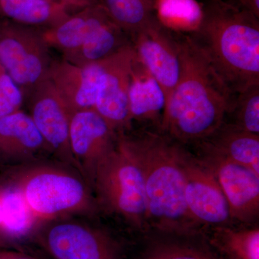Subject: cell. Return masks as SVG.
I'll return each mask as SVG.
<instances>
[{
  "instance_id": "obj_1",
  "label": "cell",
  "mask_w": 259,
  "mask_h": 259,
  "mask_svg": "<svg viewBox=\"0 0 259 259\" xmlns=\"http://www.w3.org/2000/svg\"><path fill=\"white\" fill-rule=\"evenodd\" d=\"M177 35L180 79L166 102L160 130L185 146L195 145L226 122L235 95L190 35Z\"/></svg>"
},
{
  "instance_id": "obj_2",
  "label": "cell",
  "mask_w": 259,
  "mask_h": 259,
  "mask_svg": "<svg viewBox=\"0 0 259 259\" xmlns=\"http://www.w3.org/2000/svg\"><path fill=\"white\" fill-rule=\"evenodd\" d=\"M189 32L232 93L259 84L258 18L224 0H206Z\"/></svg>"
},
{
  "instance_id": "obj_3",
  "label": "cell",
  "mask_w": 259,
  "mask_h": 259,
  "mask_svg": "<svg viewBox=\"0 0 259 259\" xmlns=\"http://www.w3.org/2000/svg\"><path fill=\"white\" fill-rule=\"evenodd\" d=\"M118 136L142 172L150 229L202 233L186 204L185 178L179 158L180 143L156 128L146 127L131 136Z\"/></svg>"
},
{
  "instance_id": "obj_4",
  "label": "cell",
  "mask_w": 259,
  "mask_h": 259,
  "mask_svg": "<svg viewBox=\"0 0 259 259\" xmlns=\"http://www.w3.org/2000/svg\"><path fill=\"white\" fill-rule=\"evenodd\" d=\"M3 179L21 192L40 224L70 217L96 219L102 214L82 175L61 162L39 160L11 166Z\"/></svg>"
},
{
  "instance_id": "obj_5",
  "label": "cell",
  "mask_w": 259,
  "mask_h": 259,
  "mask_svg": "<svg viewBox=\"0 0 259 259\" xmlns=\"http://www.w3.org/2000/svg\"><path fill=\"white\" fill-rule=\"evenodd\" d=\"M93 190L101 213L140 234L149 231L142 172L119 136L115 147L97 165Z\"/></svg>"
},
{
  "instance_id": "obj_6",
  "label": "cell",
  "mask_w": 259,
  "mask_h": 259,
  "mask_svg": "<svg viewBox=\"0 0 259 259\" xmlns=\"http://www.w3.org/2000/svg\"><path fill=\"white\" fill-rule=\"evenodd\" d=\"M93 220L70 217L47 221L32 236L52 259H124L120 240Z\"/></svg>"
},
{
  "instance_id": "obj_7",
  "label": "cell",
  "mask_w": 259,
  "mask_h": 259,
  "mask_svg": "<svg viewBox=\"0 0 259 259\" xmlns=\"http://www.w3.org/2000/svg\"><path fill=\"white\" fill-rule=\"evenodd\" d=\"M179 158L185 178L186 204L202 231L210 227L236 225L232 221L226 197L210 168L181 143Z\"/></svg>"
},
{
  "instance_id": "obj_8",
  "label": "cell",
  "mask_w": 259,
  "mask_h": 259,
  "mask_svg": "<svg viewBox=\"0 0 259 259\" xmlns=\"http://www.w3.org/2000/svg\"><path fill=\"white\" fill-rule=\"evenodd\" d=\"M194 154L210 168L229 206L233 223L256 224L259 215V175L201 144Z\"/></svg>"
},
{
  "instance_id": "obj_9",
  "label": "cell",
  "mask_w": 259,
  "mask_h": 259,
  "mask_svg": "<svg viewBox=\"0 0 259 259\" xmlns=\"http://www.w3.org/2000/svg\"><path fill=\"white\" fill-rule=\"evenodd\" d=\"M40 33L15 25L0 26V66L20 87L32 88L47 79L51 64Z\"/></svg>"
},
{
  "instance_id": "obj_10",
  "label": "cell",
  "mask_w": 259,
  "mask_h": 259,
  "mask_svg": "<svg viewBox=\"0 0 259 259\" xmlns=\"http://www.w3.org/2000/svg\"><path fill=\"white\" fill-rule=\"evenodd\" d=\"M130 39L138 59L163 90L166 104L180 79L178 35L157 18Z\"/></svg>"
},
{
  "instance_id": "obj_11",
  "label": "cell",
  "mask_w": 259,
  "mask_h": 259,
  "mask_svg": "<svg viewBox=\"0 0 259 259\" xmlns=\"http://www.w3.org/2000/svg\"><path fill=\"white\" fill-rule=\"evenodd\" d=\"M32 90L30 115L49 152L58 161L78 171L69 144L71 112L48 78Z\"/></svg>"
},
{
  "instance_id": "obj_12",
  "label": "cell",
  "mask_w": 259,
  "mask_h": 259,
  "mask_svg": "<svg viewBox=\"0 0 259 259\" xmlns=\"http://www.w3.org/2000/svg\"><path fill=\"white\" fill-rule=\"evenodd\" d=\"M136 59L131 42L110 56L99 87L95 110L118 134H125L132 123L128 93Z\"/></svg>"
},
{
  "instance_id": "obj_13",
  "label": "cell",
  "mask_w": 259,
  "mask_h": 259,
  "mask_svg": "<svg viewBox=\"0 0 259 259\" xmlns=\"http://www.w3.org/2000/svg\"><path fill=\"white\" fill-rule=\"evenodd\" d=\"M117 140L118 134L95 108L74 112L71 115L69 124L71 154L78 171L92 190L99 162L115 147Z\"/></svg>"
},
{
  "instance_id": "obj_14",
  "label": "cell",
  "mask_w": 259,
  "mask_h": 259,
  "mask_svg": "<svg viewBox=\"0 0 259 259\" xmlns=\"http://www.w3.org/2000/svg\"><path fill=\"white\" fill-rule=\"evenodd\" d=\"M110 57L85 66H78L64 59L51 61L47 78L71 115L95 108L100 81Z\"/></svg>"
},
{
  "instance_id": "obj_15",
  "label": "cell",
  "mask_w": 259,
  "mask_h": 259,
  "mask_svg": "<svg viewBox=\"0 0 259 259\" xmlns=\"http://www.w3.org/2000/svg\"><path fill=\"white\" fill-rule=\"evenodd\" d=\"M45 152H49L47 144L30 115L19 110L0 119V158L5 163L39 161Z\"/></svg>"
},
{
  "instance_id": "obj_16",
  "label": "cell",
  "mask_w": 259,
  "mask_h": 259,
  "mask_svg": "<svg viewBox=\"0 0 259 259\" xmlns=\"http://www.w3.org/2000/svg\"><path fill=\"white\" fill-rule=\"evenodd\" d=\"M137 259H224L200 232L173 233L150 229Z\"/></svg>"
},
{
  "instance_id": "obj_17",
  "label": "cell",
  "mask_w": 259,
  "mask_h": 259,
  "mask_svg": "<svg viewBox=\"0 0 259 259\" xmlns=\"http://www.w3.org/2000/svg\"><path fill=\"white\" fill-rule=\"evenodd\" d=\"M128 100L131 122L137 120L152 125L151 128L161 129L166 97L159 83L138 58L130 85Z\"/></svg>"
},
{
  "instance_id": "obj_18",
  "label": "cell",
  "mask_w": 259,
  "mask_h": 259,
  "mask_svg": "<svg viewBox=\"0 0 259 259\" xmlns=\"http://www.w3.org/2000/svg\"><path fill=\"white\" fill-rule=\"evenodd\" d=\"M107 15L101 5L95 3L40 34L48 47L58 49L65 56L77 50Z\"/></svg>"
},
{
  "instance_id": "obj_19",
  "label": "cell",
  "mask_w": 259,
  "mask_h": 259,
  "mask_svg": "<svg viewBox=\"0 0 259 259\" xmlns=\"http://www.w3.org/2000/svg\"><path fill=\"white\" fill-rule=\"evenodd\" d=\"M201 144L259 175V135L250 134L225 122Z\"/></svg>"
},
{
  "instance_id": "obj_20",
  "label": "cell",
  "mask_w": 259,
  "mask_h": 259,
  "mask_svg": "<svg viewBox=\"0 0 259 259\" xmlns=\"http://www.w3.org/2000/svg\"><path fill=\"white\" fill-rule=\"evenodd\" d=\"M202 234L224 259H259L258 225L210 227Z\"/></svg>"
},
{
  "instance_id": "obj_21",
  "label": "cell",
  "mask_w": 259,
  "mask_h": 259,
  "mask_svg": "<svg viewBox=\"0 0 259 259\" xmlns=\"http://www.w3.org/2000/svg\"><path fill=\"white\" fill-rule=\"evenodd\" d=\"M131 42L129 35L107 15L77 50L63 59L85 66L110 57Z\"/></svg>"
},
{
  "instance_id": "obj_22",
  "label": "cell",
  "mask_w": 259,
  "mask_h": 259,
  "mask_svg": "<svg viewBox=\"0 0 259 259\" xmlns=\"http://www.w3.org/2000/svg\"><path fill=\"white\" fill-rule=\"evenodd\" d=\"M2 180L0 212L7 236L10 241L32 236L40 223L30 212L21 192L3 179Z\"/></svg>"
},
{
  "instance_id": "obj_23",
  "label": "cell",
  "mask_w": 259,
  "mask_h": 259,
  "mask_svg": "<svg viewBox=\"0 0 259 259\" xmlns=\"http://www.w3.org/2000/svg\"><path fill=\"white\" fill-rule=\"evenodd\" d=\"M0 15L22 25L49 28L68 17L60 5L51 0H0Z\"/></svg>"
},
{
  "instance_id": "obj_24",
  "label": "cell",
  "mask_w": 259,
  "mask_h": 259,
  "mask_svg": "<svg viewBox=\"0 0 259 259\" xmlns=\"http://www.w3.org/2000/svg\"><path fill=\"white\" fill-rule=\"evenodd\" d=\"M98 3L130 37L158 18L153 0H100Z\"/></svg>"
},
{
  "instance_id": "obj_25",
  "label": "cell",
  "mask_w": 259,
  "mask_h": 259,
  "mask_svg": "<svg viewBox=\"0 0 259 259\" xmlns=\"http://www.w3.org/2000/svg\"><path fill=\"white\" fill-rule=\"evenodd\" d=\"M228 116L238 128L259 135V84L236 94Z\"/></svg>"
},
{
  "instance_id": "obj_26",
  "label": "cell",
  "mask_w": 259,
  "mask_h": 259,
  "mask_svg": "<svg viewBox=\"0 0 259 259\" xmlns=\"http://www.w3.org/2000/svg\"><path fill=\"white\" fill-rule=\"evenodd\" d=\"M158 18L167 23L192 31L201 17V7L195 0H158Z\"/></svg>"
},
{
  "instance_id": "obj_27",
  "label": "cell",
  "mask_w": 259,
  "mask_h": 259,
  "mask_svg": "<svg viewBox=\"0 0 259 259\" xmlns=\"http://www.w3.org/2000/svg\"><path fill=\"white\" fill-rule=\"evenodd\" d=\"M20 88L4 69L0 71V119L20 110L23 103Z\"/></svg>"
},
{
  "instance_id": "obj_28",
  "label": "cell",
  "mask_w": 259,
  "mask_h": 259,
  "mask_svg": "<svg viewBox=\"0 0 259 259\" xmlns=\"http://www.w3.org/2000/svg\"><path fill=\"white\" fill-rule=\"evenodd\" d=\"M0 259H39L36 257L28 254L25 252L18 250H1Z\"/></svg>"
},
{
  "instance_id": "obj_29",
  "label": "cell",
  "mask_w": 259,
  "mask_h": 259,
  "mask_svg": "<svg viewBox=\"0 0 259 259\" xmlns=\"http://www.w3.org/2000/svg\"><path fill=\"white\" fill-rule=\"evenodd\" d=\"M240 8L259 18V0H238Z\"/></svg>"
},
{
  "instance_id": "obj_30",
  "label": "cell",
  "mask_w": 259,
  "mask_h": 259,
  "mask_svg": "<svg viewBox=\"0 0 259 259\" xmlns=\"http://www.w3.org/2000/svg\"><path fill=\"white\" fill-rule=\"evenodd\" d=\"M3 180H0V197H1L2 190H3ZM9 238L7 236L6 233L3 228V224H2L1 212H0V246L6 244V243L10 242Z\"/></svg>"
},
{
  "instance_id": "obj_31",
  "label": "cell",
  "mask_w": 259,
  "mask_h": 259,
  "mask_svg": "<svg viewBox=\"0 0 259 259\" xmlns=\"http://www.w3.org/2000/svg\"><path fill=\"white\" fill-rule=\"evenodd\" d=\"M2 69H3V67H2L1 66H0V71H1Z\"/></svg>"
},
{
  "instance_id": "obj_32",
  "label": "cell",
  "mask_w": 259,
  "mask_h": 259,
  "mask_svg": "<svg viewBox=\"0 0 259 259\" xmlns=\"http://www.w3.org/2000/svg\"><path fill=\"white\" fill-rule=\"evenodd\" d=\"M69 1H72V0H69ZM92 1H93V0H92Z\"/></svg>"
}]
</instances>
